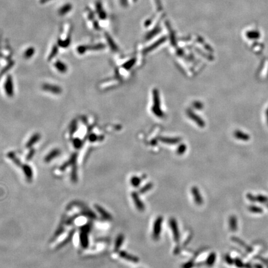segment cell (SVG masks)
Masks as SVG:
<instances>
[{
  "mask_svg": "<svg viewBox=\"0 0 268 268\" xmlns=\"http://www.w3.org/2000/svg\"><path fill=\"white\" fill-rule=\"evenodd\" d=\"M60 155V151L58 150H54L52 151L49 155L46 156L45 158V162L47 163L50 162L53 159L57 158Z\"/></svg>",
  "mask_w": 268,
  "mask_h": 268,
  "instance_id": "8fae6325",
  "label": "cell"
},
{
  "mask_svg": "<svg viewBox=\"0 0 268 268\" xmlns=\"http://www.w3.org/2000/svg\"><path fill=\"white\" fill-rule=\"evenodd\" d=\"M153 186V184L152 183H148L145 186H143L140 190H139V192L140 194H144V193L148 192V191L151 190Z\"/></svg>",
  "mask_w": 268,
  "mask_h": 268,
  "instance_id": "5bb4252c",
  "label": "cell"
},
{
  "mask_svg": "<svg viewBox=\"0 0 268 268\" xmlns=\"http://www.w3.org/2000/svg\"><path fill=\"white\" fill-rule=\"evenodd\" d=\"M234 135H235V138L238 139V140L244 141V142L248 141L250 138V137L248 134H246V133H244L242 131H235Z\"/></svg>",
  "mask_w": 268,
  "mask_h": 268,
  "instance_id": "ba28073f",
  "label": "cell"
},
{
  "mask_svg": "<svg viewBox=\"0 0 268 268\" xmlns=\"http://www.w3.org/2000/svg\"><path fill=\"white\" fill-rule=\"evenodd\" d=\"M33 53H34V50L33 49H28L26 51V53H25V57L26 58H29V57H30L32 55H33Z\"/></svg>",
  "mask_w": 268,
  "mask_h": 268,
  "instance_id": "44dd1931",
  "label": "cell"
},
{
  "mask_svg": "<svg viewBox=\"0 0 268 268\" xmlns=\"http://www.w3.org/2000/svg\"><path fill=\"white\" fill-rule=\"evenodd\" d=\"M94 207L95 208V210L100 214V216L102 217V219L106 220H111L112 219V217L111 214L101 206L98 204H95Z\"/></svg>",
  "mask_w": 268,
  "mask_h": 268,
  "instance_id": "5b68a950",
  "label": "cell"
},
{
  "mask_svg": "<svg viewBox=\"0 0 268 268\" xmlns=\"http://www.w3.org/2000/svg\"><path fill=\"white\" fill-rule=\"evenodd\" d=\"M191 194L196 204L201 206L203 203V199L198 188L196 186H192L191 188Z\"/></svg>",
  "mask_w": 268,
  "mask_h": 268,
  "instance_id": "277c9868",
  "label": "cell"
},
{
  "mask_svg": "<svg viewBox=\"0 0 268 268\" xmlns=\"http://www.w3.org/2000/svg\"><path fill=\"white\" fill-rule=\"evenodd\" d=\"M119 255L120 256V257H121L122 258H123L125 260H127V261H129L134 262V263H138L139 261V259H138V258H137V256L128 253L124 251H119Z\"/></svg>",
  "mask_w": 268,
  "mask_h": 268,
  "instance_id": "8992f818",
  "label": "cell"
},
{
  "mask_svg": "<svg viewBox=\"0 0 268 268\" xmlns=\"http://www.w3.org/2000/svg\"><path fill=\"white\" fill-rule=\"evenodd\" d=\"M216 260V254L215 253H211L206 260V264L209 266H212Z\"/></svg>",
  "mask_w": 268,
  "mask_h": 268,
  "instance_id": "4fadbf2b",
  "label": "cell"
},
{
  "mask_svg": "<svg viewBox=\"0 0 268 268\" xmlns=\"http://www.w3.org/2000/svg\"><path fill=\"white\" fill-rule=\"evenodd\" d=\"M163 217L162 216H159L155 220L153 223V232H152V238L154 240H158L160 237L161 232H162V227L163 223Z\"/></svg>",
  "mask_w": 268,
  "mask_h": 268,
  "instance_id": "6da1fadb",
  "label": "cell"
},
{
  "mask_svg": "<svg viewBox=\"0 0 268 268\" xmlns=\"http://www.w3.org/2000/svg\"><path fill=\"white\" fill-rule=\"evenodd\" d=\"M132 198L133 199V201L135 203V206H136L137 209L139 210V211H144L145 207V205L143 204V202L141 200L140 197H139L138 193L136 192H132Z\"/></svg>",
  "mask_w": 268,
  "mask_h": 268,
  "instance_id": "3957f363",
  "label": "cell"
},
{
  "mask_svg": "<svg viewBox=\"0 0 268 268\" xmlns=\"http://www.w3.org/2000/svg\"><path fill=\"white\" fill-rule=\"evenodd\" d=\"M229 226L232 231H236L237 229V220L235 216H232L229 219Z\"/></svg>",
  "mask_w": 268,
  "mask_h": 268,
  "instance_id": "7c38bea8",
  "label": "cell"
},
{
  "mask_svg": "<svg viewBox=\"0 0 268 268\" xmlns=\"http://www.w3.org/2000/svg\"><path fill=\"white\" fill-rule=\"evenodd\" d=\"M225 260H226V261H227L228 263H229V264H232V263H233V260L231 259V258H230V257L229 256H227L225 257Z\"/></svg>",
  "mask_w": 268,
  "mask_h": 268,
  "instance_id": "cb8c5ba5",
  "label": "cell"
},
{
  "mask_svg": "<svg viewBox=\"0 0 268 268\" xmlns=\"http://www.w3.org/2000/svg\"><path fill=\"white\" fill-rule=\"evenodd\" d=\"M124 240V236L123 234H120V235H118V237H117V238L115 240V245H114V250L115 251H118L119 250V249L121 247V246L123 244Z\"/></svg>",
  "mask_w": 268,
  "mask_h": 268,
  "instance_id": "30bf717a",
  "label": "cell"
},
{
  "mask_svg": "<svg viewBox=\"0 0 268 268\" xmlns=\"http://www.w3.org/2000/svg\"><path fill=\"white\" fill-rule=\"evenodd\" d=\"M39 135L38 134H36L34 135L33 137L31 138L30 140L27 142V147H30L31 146H33L36 142H37L39 138Z\"/></svg>",
  "mask_w": 268,
  "mask_h": 268,
  "instance_id": "e0dca14e",
  "label": "cell"
},
{
  "mask_svg": "<svg viewBox=\"0 0 268 268\" xmlns=\"http://www.w3.org/2000/svg\"><path fill=\"white\" fill-rule=\"evenodd\" d=\"M250 210L252 212H254V213H260L263 211L260 207H256V206L250 207Z\"/></svg>",
  "mask_w": 268,
  "mask_h": 268,
  "instance_id": "d6986e66",
  "label": "cell"
},
{
  "mask_svg": "<svg viewBox=\"0 0 268 268\" xmlns=\"http://www.w3.org/2000/svg\"><path fill=\"white\" fill-rule=\"evenodd\" d=\"M81 145V142L80 140H75L74 142V146L76 148H79Z\"/></svg>",
  "mask_w": 268,
  "mask_h": 268,
  "instance_id": "603a6c76",
  "label": "cell"
},
{
  "mask_svg": "<svg viewBox=\"0 0 268 268\" xmlns=\"http://www.w3.org/2000/svg\"><path fill=\"white\" fill-rule=\"evenodd\" d=\"M256 200H258V201H260V202H266L267 199V198L265 197L264 196H259L258 197H257Z\"/></svg>",
  "mask_w": 268,
  "mask_h": 268,
  "instance_id": "7402d4cb",
  "label": "cell"
},
{
  "mask_svg": "<svg viewBox=\"0 0 268 268\" xmlns=\"http://www.w3.org/2000/svg\"><path fill=\"white\" fill-rule=\"evenodd\" d=\"M43 89L46 91H50L51 93H55V94H59L61 91L60 88H59L58 87H57V86H53V85H50V84H44V86H43Z\"/></svg>",
  "mask_w": 268,
  "mask_h": 268,
  "instance_id": "9c48e42d",
  "label": "cell"
},
{
  "mask_svg": "<svg viewBox=\"0 0 268 268\" xmlns=\"http://www.w3.org/2000/svg\"><path fill=\"white\" fill-rule=\"evenodd\" d=\"M266 121H267V123L268 125V108L266 111Z\"/></svg>",
  "mask_w": 268,
  "mask_h": 268,
  "instance_id": "d4e9b609",
  "label": "cell"
},
{
  "mask_svg": "<svg viewBox=\"0 0 268 268\" xmlns=\"http://www.w3.org/2000/svg\"><path fill=\"white\" fill-rule=\"evenodd\" d=\"M5 88L6 90V92L7 94L9 96H12L13 95V81L11 79V77H8L7 78V80L5 83Z\"/></svg>",
  "mask_w": 268,
  "mask_h": 268,
  "instance_id": "52a82bcc",
  "label": "cell"
},
{
  "mask_svg": "<svg viewBox=\"0 0 268 268\" xmlns=\"http://www.w3.org/2000/svg\"><path fill=\"white\" fill-rule=\"evenodd\" d=\"M131 184L132 185V186H134L135 188H137V187L139 186V185L140 184L141 179H140V178H139L137 176H133L131 178Z\"/></svg>",
  "mask_w": 268,
  "mask_h": 268,
  "instance_id": "2e32d148",
  "label": "cell"
},
{
  "mask_svg": "<svg viewBox=\"0 0 268 268\" xmlns=\"http://www.w3.org/2000/svg\"><path fill=\"white\" fill-rule=\"evenodd\" d=\"M193 265H194V262L192 261H188L187 263H186L185 264H184L182 267L183 268H191L193 266Z\"/></svg>",
  "mask_w": 268,
  "mask_h": 268,
  "instance_id": "ffe728a7",
  "label": "cell"
},
{
  "mask_svg": "<svg viewBox=\"0 0 268 268\" xmlns=\"http://www.w3.org/2000/svg\"><path fill=\"white\" fill-rule=\"evenodd\" d=\"M247 37L250 39H257L260 37V34L258 32L252 31L247 33Z\"/></svg>",
  "mask_w": 268,
  "mask_h": 268,
  "instance_id": "ac0fdd59",
  "label": "cell"
},
{
  "mask_svg": "<svg viewBox=\"0 0 268 268\" xmlns=\"http://www.w3.org/2000/svg\"><path fill=\"white\" fill-rule=\"evenodd\" d=\"M169 224L173 233L174 240L176 242H178L180 239V233L176 220L175 218H171L169 220Z\"/></svg>",
  "mask_w": 268,
  "mask_h": 268,
  "instance_id": "7a4b0ae2",
  "label": "cell"
},
{
  "mask_svg": "<svg viewBox=\"0 0 268 268\" xmlns=\"http://www.w3.org/2000/svg\"><path fill=\"white\" fill-rule=\"evenodd\" d=\"M55 67L57 68V70L61 73L66 72V71L67 70L66 65L64 63H61V61H57L55 63Z\"/></svg>",
  "mask_w": 268,
  "mask_h": 268,
  "instance_id": "9a60e30c",
  "label": "cell"
}]
</instances>
